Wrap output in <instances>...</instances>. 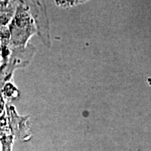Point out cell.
<instances>
[{"label":"cell","mask_w":151,"mask_h":151,"mask_svg":"<svg viewBox=\"0 0 151 151\" xmlns=\"http://www.w3.org/2000/svg\"><path fill=\"white\" fill-rule=\"evenodd\" d=\"M85 1V0H70V2L71 4L72 3H74V2H80V1Z\"/></svg>","instance_id":"1"}]
</instances>
